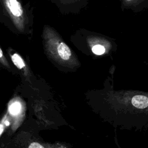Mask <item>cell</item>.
I'll use <instances>...</instances> for the list:
<instances>
[{"instance_id":"6da1fadb","label":"cell","mask_w":148,"mask_h":148,"mask_svg":"<svg viewBox=\"0 0 148 148\" xmlns=\"http://www.w3.org/2000/svg\"><path fill=\"white\" fill-rule=\"evenodd\" d=\"M6 7L14 18H19L23 13V8L17 0H4Z\"/></svg>"},{"instance_id":"8992f818","label":"cell","mask_w":148,"mask_h":148,"mask_svg":"<svg viewBox=\"0 0 148 148\" xmlns=\"http://www.w3.org/2000/svg\"><path fill=\"white\" fill-rule=\"evenodd\" d=\"M9 126V122L6 114H4L2 118L0 120V139L2 134L5 132V130L6 127Z\"/></svg>"},{"instance_id":"7a4b0ae2","label":"cell","mask_w":148,"mask_h":148,"mask_svg":"<svg viewBox=\"0 0 148 148\" xmlns=\"http://www.w3.org/2000/svg\"><path fill=\"white\" fill-rule=\"evenodd\" d=\"M21 105L17 101H11L8 105V117H15L18 115L21 112Z\"/></svg>"},{"instance_id":"52a82bcc","label":"cell","mask_w":148,"mask_h":148,"mask_svg":"<svg viewBox=\"0 0 148 148\" xmlns=\"http://www.w3.org/2000/svg\"><path fill=\"white\" fill-rule=\"evenodd\" d=\"M92 52L97 55H102L105 51V47L101 45H96L92 48Z\"/></svg>"},{"instance_id":"3957f363","label":"cell","mask_w":148,"mask_h":148,"mask_svg":"<svg viewBox=\"0 0 148 148\" xmlns=\"http://www.w3.org/2000/svg\"><path fill=\"white\" fill-rule=\"evenodd\" d=\"M132 104L138 109H145L148 106V98L147 97L137 95L134 96L131 100Z\"/></svg>"},{"instance_id":"277c9868","label":"cell","mask_w":148,"mask_h":148,"mask_svg":"<svg viewBox=\"0 0 148 148\" xmlns=\"http://www.w3.org/2000/svg\"><path fill=\"white\" fill-rule=\"evenodd\" d=\"M57 51L60 57L64 60H68L71 55L70 49L64 42H61L59 44L57 47Z\"/></svg>"},{"instance_id":"5b68a950","label":"cell","mask_w":148,"mask_h":148,"mask_svg":"<svg viewBox=\"0 0 148 148\" xmlns=\"http://www.w3.org/2000/svg\"><path fill=\"white\" fill-rule=\"evenodd\" d=\"M11 60L14 65L18 69H23L25 67V63L22 58L17 53H14L10 56Z\"/></svg>"},{"instance_id":"30bf717a","label":"cell","mask_w":148,"mask_h":148,"mask_svg":"<svg viewBox=\"0 0 148 148\" xmlns=\"http://www.w3.org/2000/svg\"><path fill=\"white\" fill-rule=\"evenodd\" d=\"M126 1H131V0H126Z\"/></svg>"},{"instance_id":"ba28073f","label":"cell","mask_w":148,"mask_h":148,"mask_svg":"<svg viewBox=\"0 0 148 148\" xmlns=\"http://www.w3.org/2000/svg\"><path fill=\"white\" fill-rule=\"evenodd\" d=\"M0 62L6 68H9V63L7 61V60H6L3 54V52H2V50H1V49L0 48Z\"/></svg>"},{"instance_id":"9c48e42d","label":"cell","mask_w":148,"mask_h":148,"mask_svg":"<svg viewBox=\"0 0 148 148\" xmlns=\"http://www.w3.org/2000/svg\"><path fill=\"white\" fill-rule=\"evenodd\" d=\"M28 148H44V147L37 142H33L29 146Z\"/></svg>"}]
</instances>
